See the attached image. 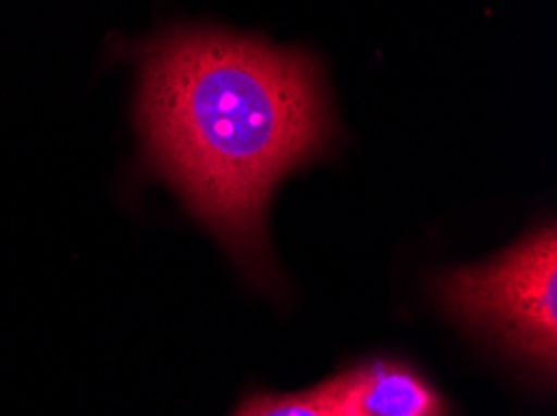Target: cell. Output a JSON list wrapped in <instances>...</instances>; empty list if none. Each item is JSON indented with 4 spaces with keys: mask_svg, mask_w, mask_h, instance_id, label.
<instances>
[{
    "mask_svg": "<svg viewBox=\"0 0 557 416\" xmlns=\"http://www.w3.org/2000/svg\"><path fill=\"white\" fill-rule=\"evenodd\" d=\"M445 307L466 325L500 339L547 375L557 362V232L537 229L525 242L480 267L443 279Z\"/></svg>",
    "mask_w": 557,
    "mask_h": 416,
    "instance_id": "7a4b0ae2",
    "label": "cell"
},
{
    "mask_svg": "<svg viewBox=\"0 0 557 416\" xmlns=\"http://www.w3.org/2000/svg\"><path fill=\"white\" fill-rule=\"evenodd\" d=\"M140 78V130L158 173L258 267L270 192L333 130L315 63L258 40L178 30L146 48Z\"/></svg>",
    "mask_w": 557,
    "mask_h": 416,
    "instance_id": "6da1fadb",
    "label": "cell"
},
{
    "mask_svg": "<svg viewBox=\"0 0 557 416\" xmlns=\"http://www.w3.org/2000/svg\"><path fill=\"white\" fill-rule=\"evenodd\" d=\"M335 416H445V402L408 364L375 360L318 387Z\"/></svg>",
    "mask_w": 557,
    "mask_h": 416,
    "instance_id": "3957f363",
    "label": "cell"
},
{
    "mask_svg": "<svg viewBox=\"0 0 557 416\" xmlns=\"http://www.w3.org/2000/svg\"><path fill=\"white\" fill-rule=\"evenodd\" d=\"M235 416H335V412L320 389H312L308 394L250 396Z\"/></svg>",
    "mask_w": 557,
    "mask_h": 416,
    "instance_id": "277c9868",
    "label": "cell"
}]
</instances>
